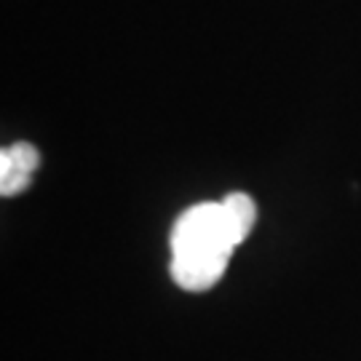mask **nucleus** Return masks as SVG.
<instances>
[{
    "label": "nucleus",
    "mask_w": 361,
    "mask_h": 361,
    "mask_svg": "<svg viewBox=\"0 0 361 361\" xmlns=\"http://www.w3.org/2000/svg\"><path fill=\"white\" fill-rule=\"evenodd\" d=\"M222 207H225V212H228V219H231L235 235L244 241L246 235L252 233V228H255V219H257V207H255V201H252L246 193H231L222 198Z\"/></svg>",
    "instance_id": "3"
},
{
    "label": "nucleus",
    "mask_w": 361,
    "mask_h": 361,
    "mask_svg": "<svg viewBox=\"0 0 361 361\" xmlns=\"http://www.w3.org/2000/svg\"><path fill=\"white\" fill-rule=\"evenodd\" d=\"M241 238L222 201L190 207L171 231V279L188 292H207L222 279Z\"/></svg>",
    "instance_id": "1"
},
{
    "label": "nucleus",
    "mask_w": 361,
    "mask_h": 361,
    "mask_svg": "<svg viewBox=\"0 0 361 361\" xmlns=\"http://www.w3.org/2000/svg\"><path fill=\"white\" fill-rule=\"evenodd\" d=\"M38 150L30 142L3 147V153H0V195L11 198V195L25 193L32 182L35 169H38Z\"/></svg>",
    "instance_id": "2"
}]
</instances>
